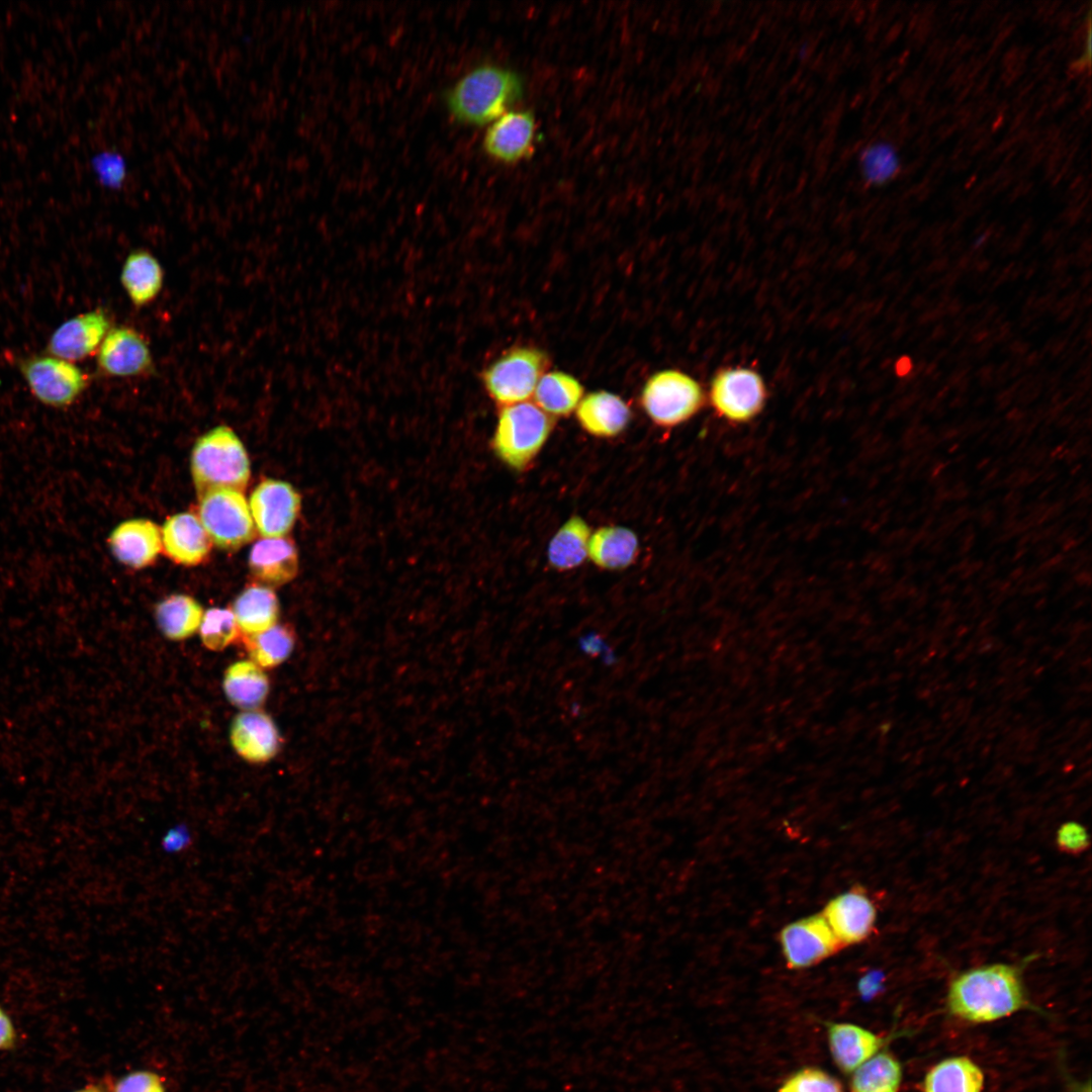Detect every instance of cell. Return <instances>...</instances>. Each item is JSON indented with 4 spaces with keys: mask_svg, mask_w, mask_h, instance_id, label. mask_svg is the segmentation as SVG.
<instances>
[{
    "mask_svg": "<svg viewBox=\"0 0 1092 1092\" xmlns=\"http://www.w3.org/2000/svg\"><path fill=\"white\" fill-rule=\"evenodd\" d=\"M232 612L244 635L258 634L277 624L278 598L268 586L251 585L236 598Z\"/></svg>",
    "mask_w": 1092,
    "mask_h": 1092,
    "instance_id": "603a6c76",
    "label": "cell"
},
{
    "mask_svg": "<svg viewBox=\"0 0 1092 1092\" xmlns=\"http://www.w3.org/2000/svg\"><path fill=\"white\" fill-rule=\"evenodd\" d=\"M110 329V318L104 309L79 313L54 331L47 352L70 362L83 360L98 351Z\"/></svg>",
    "mask_w": 1092,
    "mask_h": 1092,
    "instance_id": "5bb4252c",
    "label": "cell"
},
{
    "mask_svg": "<svg viewBox=\"0 0 1092 1092\" xmlns=\"http://www.w3.org/2000/svg\"><path fill=\"white\" fill-rule=\"evenodd\" d=\"M162 546L176 563L193 566L207 558L212 542L198 517L179 513L169 517L161 530Z\"/></svg>",
    "mask_w": 1092,
    "mask_h": 1092,
    "instance_id": "d6986e66",
    "label": "cell"
},
{
    "mask_svg": "<svg viewBox=\"0 0 1092 1092\" xmlns=\"http://www.w3.org/2000/svg\"><path fill=\"white\" fill-rule=\"evenodd\" d=\"M72 1092H105L104 1089L96 1084H87L81 1088H78Z\"/></svg>",
    "mask_w": 1092,
    "mask_h": 1092,
    "instance_id": "b9f144b4",
    "label": "cell"
},
{
    "mask_svg": "<svg viewBox=\"0 0 1092 1092\" xmlns=\"http://www.w3.org/2000/svg\"><path fill=\"white\" fill-rule=\"evenodd\" d=\"M197 517L219 549L238 550L255 537L250 507L240 491L218 489L201 495Z\"/></svg>",
    "mask_w": 1092,
    "mask_h": 1092,
    "instance_id": "9c48e42d",
    "label": "cell"
},
{
    "mask_svg": "<svg viewBox=\"0 0 1092 1092\" xmlns=\"http://www.w3.org/2000/svg\"><path fill=\"white\" fill-rule=\"evenodd\" d=\"M883 980L884 976L880 971H871L867 973L857 984V989L861 997L863 999L874 997V995L882 989Z\"/></svg>",
    "mask_w": 1092,
    "mask_h": 1092,
    "instance_id": "f35d334b",
    "label": "cell"
},
{
    "mask_svg": "<svg viewBox=\"0 0 1092 1092\" xmlns=\"http://www.w3.org/2000/svg\"><path fill=\"white\" fill-rule=\"evenodd\" d=\"M860 170L868 184L881 186L897 176L900 169L899 155L888 142L869 145L860 155Z\"/></svg>",
    "mask_w": 1092,
    "mask_h": 1092,
    "instance_id": "1f68e13d",
    "label": "cell"
},
{
    "mask_svg": "<svg viewBox=\"0 0 1092 1092\" xmlns=\"http://www.w3.org/2000/svg\"><path fill=\"white\" fill-rule=\"evenodd\" d=\"M17 1043L18 1032L15 1024L7 1011L0 1005V1052L12 1051Z\"/></svg>",
    "mask_w": 1092,
    "mask_h": 1092,
    "instance_id": "74e56055",
    "label": "cell"
},
{
    "mask_svg": "<svg viewBox=\"0 0 1092 1092\" xmlns=\"http://www.w3.org/2000/svg\"><path fill=\"white\" fill-rule=\"evenodd\" d=\"M230 740L235 751L252 763L269 761L281 745L280 733L273 719L259 710L244 711L234 718Z\"/></svg>",
    "mask_w": 1092,
    "mask_h": 1092,
    "instance_id": "2e32d148",
    "label": "cell"
},
{
    "mask_svg": "<svg viewBox=\"0 0 1092 1092\" xmlns=\"http://www.w3.org/2000/svg\"><path fill=\"white\" fill-rule=\"evenodd\" d=\"M984 1074L967 1057L945 1059L932 1067L925 1076L923 1092H982Z\"/></svg>",
    "mask_w": 1092,
    "mask_h": 1092,
    "instance_id": "484cf974",
    "label": "cell"
},
{
    "mask_svg": "<svg viewBox=\"0 0 1092 1092\" xmlns=\"http://www.w3.org/2000/svg\"><path fill=\"white\" fill-rule=\"evenodd\" d=\"M911 369H912V362H911L910 358L907 357V356L901 358V360L899 361V364L897 363V373L899 375H901V376L907 375L910 372Z\"/></svg>",
    "mask_w": 1092,
    "mask_h": 1092,
    "instance_id": "60d3db41",
    "label": "cell"
},
{
    "mask_svg": "<svg viewBox=\"0 0 1092 1092\" xmlns=\"http://www.w3.org/2000/svg\"><path fill=\"white\" fill-rule=\"evenodd\" d=\"M1056 841L1059 849L1069 854H1080L1087 850L1090 839L1086 828L1074 821H1069L1060 826Z\"/></svg>",
    "mask_w": 1092,
    "mask_h": 1092,
    "instance_id": "8d00e7d4",
    "label": "cell"
},
{
    "mask_svg": "<svg viewBox=\"0 0 1092 1092\" xmlns=\"http://www.w3.org/2000/svg\"><path fill=\"white\" fill-rule=\"evenodd\" d=\"M249 569L258 584L270 588L291 581L298 572V552L288 537L262 538L251 547Z\"/></svg>",
    "mask_w": 1092,
    "mask_h": 1092,
    "instance_id": "e0dca14e",
    "label": "cell"
},
{
    "mask_svg": "<svg viewBox=\"0 0 1092 1092\" xmlns=\"http://www.w3.org/2000/svg\"><path fill=\"white\" fill-rule=\"evenodd\" d=\"M637 553V536L625 527L600 528L590 535L588 541L587 556L596 565L605 569L625 568L633 563Z\"/></svg>",
    "mask_w": 1092,
    "mask_h": 1092,
    "instance_id": "d4e9b609",
    "label": "cell"
},
{
    "mask_svg": "<svg viewBox=\"0 0 1092 1092\" xmlns=\"http://www.w3.org/2000/svg\"><path fill=\"white\" fill-rule=\"evenodd\" d=\"M92 167L99 181L110 188L120 187L126 176L124 158L116 152L104 151L92 159Z\"/></svg>",
    "mask_w": 1092,
    "mask_h": 1092,
    "instance_id": "e575fe53",
    "label": "cell"
},
{
    "mask_svg": "<svg viewBox=\"0 0 1092 1092\" xmlns=\"http://www.w3.org/2000/svg\"><path fill=\"white\" fill-rule=\"evenodd\" d=\"M1077 1092H1091V1086H1090V1084L1088 1083V1084H1087L1086 1086L1082 1087V1088H1081V1089H1079V1090H1078Z\"/></svg>",
    "mask_w": 1092,
    "mask_h": 1092,
    "instance_id": "7bdbcfd3",
    "label": "cell"
},
{
    "mask_svg": "<svg viewBox=\"0 0 1092 1092\" xmlns=\"http://www.w3.org/2000/svg\"><path fill=\"white\" fill-rule=\"evenodd\" d=\"M202 606L192 597L183 594L171 595L156 607L157 624L170 640H183L192 636L198 629L203 617Z\"/></svg>",
    "mask_w": 1092,
    "mask_h": 1092,
    "instance_id": "4316f807",
    "label": "cell"
},
{
    "mask_svg": "<svg viewBox=\"0 0 1092 1092\" xmlns=\"http://www.w3.org/2000/svg\"><path fill=\"white\" fill-rule=\"evenodd\" d=\"M828 1042L835 1064L850 1073L877 1054L883 1039L855 1024L830 1023Z\"/></svg>",
    "mask_w": 1092,
    "mask_h": 1092,
    "instance_id": "7402d4cb",
    "label": "cell"
},
{
    "mask_svg": "<svg viewBox=\"0 0 1092 1092\" xmlns=\"http://www.w3.org/2000/svg\"><path fill=\"white\" fill-rule=\"evenodd\" d=\"M767 388L762 376L747 367L718 370L709 385L707 400L722 420L742 425L754 420L764 408Z\"/></svg>",
    "mask_w": 1092,
    "mask_h": 1092,
    "instance_id": "8992f818",
    "label": "cell"
},
{
    "mask_svg": "<svg viewBox=\"0 0 1092 1092\" xmlns=\"http://www.w3.org/2000/svg\"><path fill=\"white\" fill-rule=\"evenodd\" d=\"M524 81L516 71L482 64L461 76L446 92L451 116L469 125L491 123L524 96Z\"/></svg>",
    "mask_w": 1092,
    "mask_h": 1092,
    "instance_id": "7a4b0ae2",
    "label": "cell"
},
{
    "mask_svg": "<svg viewBox=\"0 0 1092 1092\" xmlns=\"http://www.w3.org/2000/svg\"><path fill=\"white\" fill-rule=\"evenodd\" d=\"M98 371L108 377H141L154 372L151 349L144 336L128 326L111 328L97 351Z\"/></svg>",
    "mask_w": 1092,
    "mask_h": 1092,
    "instance_id": "8fae6325",
    "label": "cell"
},
{
    "mask_svg": "<svg viewBox=\"0 0 1092 1092\" xmlns=\"http://www.w3.org/2000/svg\"><path fill=\"white\" fill-rule=\"evenodd\" d=\"M120 283L132 305L147 306L163 289V267L150 251L134 250L123 262Z\"/></svg>",
    "mask_w": 1092,
    "mask_h": 1092,
    "instance_id": "44dd1931",
    "label": "cell"
},
{
    "mask_svg": "<svg viewBox=\"0 0 1092 1092\" xmlns=\"http://www.w3.org/2000/svg\"><path fill=\"white\" fill-rule=\"evenodd\" d=\"M18 369L31 394L53 408L72 405L89 384V376L80 367L49 354L23 358Z\"/></svg>",
    "mask_w": 1092,
    "mask_h": 1092,
    "instance_id": "52a82bcc",
    "label": "cell"
},
{
    "mask_svg": "<svg viewBox=\"0 0 1092 1092\" xmlns=\"http://www.w3.org/2000/svg\"><path fill=\"white\" fill-rule=\"evenodd\" d=\"M112 1092H166L161 1077L152 1071H134L112 1085Z\"/></svg>",
    "mask_w": 1092,
    "mask_h": 1092,
    "instance_id": "d590c367",
    "label": "cell"
},
{
    "mask_svg": "<svg viewBox=\"0 0 1092 1092\" xmlns=\"http://www.w3.org/2000/svg\"><path fill=\"white\" fill-rule=\"evenodd\" d=\"M190 467L199 497L218 489L243 492L250 478L245 446L228 426H217L195 442Z\"/></svg>",
    "mask_w": 1092,
    "mask_h": 1092,
    "instance_id": "3957f363",
    "label": "cell"
},
{
    "mask_svg": "<svg viewBox=\"0 0 1092 1092\" xmlns=\"http://www.w3.org/2000/svg\"><path fill=\"white\" fill-rule=\"evenodd\" d=\"M590 530L578 516L571 517L556 532L549 543L548 560L558 570L580 565L587 557Z\"/></svg>",
    "mask_w": 1092,
    "mask_h": 1092,
    "instance_id": "f1b7e54d",
    "label": "cell"
},
{
    "mask_svg": "<svg viewBox=\"0 0 1092 1092\" xmlns=\"http://www.w3.org/2000/svg\"><path fill=\"white\" fill-rule=\"evenodd\" d=\"M255 528L262 538L285 537L301 508L298 491L290 483L268 478L253 490L249 503Z\"/></svg>",
    "mask_w": 1092,
    "mask_h": 1092,
    "instance_id": "30bf717a",
    "label": "cell"
},
{
    "mask_svg": "<svg viewBox=\"0 0 1092 1092\" xmlns=\"http://www.w3.org/2000/svg\"><path fill=\"white\" fill-rule=\"evenodd\" d=\"M222 688L226 699L244 711L257 710L269 694V679L252 660H239L224 671Z\"/></svg>",
    "mask_w": 1092,
    "mask_h": 1092,
    "instance_id": "cb8c5ba5",
    "label": "cell"
},
{
    "mask_svg": "<svg viewBox=\"0 0 1092 1092\" xmlns=\"http://www.w3.org/2000/svg\"><path fill=\"white\" fill-rule=\"evenodd\" d=\"M779 1092H842L839 1082L828 1073L806 1068L793 1074Z\"/></svg>",
    "mask_w": 1092,
    "mask_h": 1092,
    "instance_id": "836d02e7",
    "label": "cell"
},
{
    "mask_svg": "<svg viewBox=\"0 0 1092 1092\" xmlns=\"http://www.w3.org/2000/svg\"><path fill=\"white\" fill-rule=\"evenodd\" d=\"M108 545L116 560L132 568L151 565L163 549L161 530L147 519L117 525L108 537Z\"/></svg>",
    "mask_w": 1092,
    "mask_h": 1092,
    "instance_id": "ac0fdd59",
    "label": "cell"
},
{
    "mask_svg": "<svg viewBox=\"0 0 1092 1092\" xmlns=\"http://www.w3.org/2000/svg\"><path fill=\"white\" fill-rule=\"evenodd\" d=\"M190 842V834L185 828L177 827L171 829L163 837V848L169 852L179 851L185 848Z\"/></svg>",
    "mask_w": 1092,
    "mask_h": 1092,
    "instance_id": "ab89813d",
    "label": "cell"
},
{
    "mask_svg": "<svg viewBox=\"0 0 1092 1092\" xmlns=\"http://www.w3.org/2000/svg\"><path fill=\"white\" fill-rule=\"evenodd\" d=\"M537 123L529 110H509L487 127L482 148L492 160L512 165L530 158L535 149Z\"/></svg>",
    "mask_w": 1092,
    "mask_h": 1092,
    "instance_id": "4fadbf2b",
    "label": "cell"
},
{
    "mask_svg": "<svg viewBox=\"0 0 1092 1092\" xmlns=\"http://www.w3.org/2000/svg\"><path fill=\"white\" fill-rule=\"evenodd\" d=\"M553 425V418L536 403L506 405L498 416L493 449L509 466L524 469L547 441Z\"/></svg>",
    "mask_w": 1092,
    "mask_h": 1092,
    "instance_id": "277c9868",
    "label": "cell"
},
{
    "mask_svg": "<svg viewBox=\"0 0 1092 1092\" xmlns=\"http://www.w3.org/2000/svg\"><path fill=\"white\" fill-rule=\"evenodd\" d=\"M576 418L587 433L614 437L629 424L631 411L619 395L600 390L582 397L576 407Z\"/></svg>",
    "mask_w": 1092,
    "mask_h": 1092,
    "instance_id": "ffe728a7",
    "label": "cell"
},
{
    "mask_svg": "<svg viewBox=\"0 0 1092 1092\" xmlns=\"http://www.w3.org/2000/svg\"><path fill=\"white\" fill-rule=\"evenodd\" d=\"M250 660L261 668H273L284 662L291 654L295 635L286 625H274L254 635H244Z\"/></svg>",
    "mask_w": 1092,
    "mask_h": 1092,
    "instance_id": "f546056e",
    "label": "cell"
},
{
    "mask_svg": "<svg viewBox=\"0 0 1092 1092\" xmlns=\"http://www.w3.org/2000/svg\"><path fill=\"white\" fill-rule=\"evenodd\" d=\"M947 1007L964 1020L984 1023L1009 1016L1029 1004L1021 967L981 966L959 974L947 991Z\"/></svg>",
    "mask_w": 1092,
    "mask_h": 1092,
    "instance_id": "6da1fadb",
    "label": "cell"
},
{
    "mask_svg": "<svg viewBox=\"0 0 1092 1092\" xmlns=\"http://www.w3.org/2000/svg\"><path fill=\"white\" fill-rule=\"evenodd\" d=\"M853 1072L851 1092H898L902 1081L901 1065L888 1053L874 1055Z\"/></svg>",
    "mask_w": 1092,
    "mask_h": 1092,
    "instance_id": "4dcf8cb0",
    "label": "cell"
},
{
    "mask_svg": "<svg viewBox=\"0 0 1092 1092\" xmlns=\"http://www.w3.org/2000/svg\"><path fill=\"white\" fill-rule=\"evenodd\" d=\"M822 915L841 946H845L871 936L877 909L866 891L856 887L830 900Z\"/></svg>",
    "mask_w": 1092,
    "mask_h": 1092,
    "instance_id": "9a60e30c",
    "label": "cell"
},
{
    "mask_svg": "<svg viewBox=\"0 0 1092 1092\" xmlns=\"http://www.w3.org/2000/svg\"><path fill=\"white\" fill-rule=\"evenodd\" d=\"M782 951L791 969L812 967L835 953L841 944L823 915L792 922L780 933Z\"/></svg>",
    "mask_w": 1092,
    "mask_h": 1092,
    "instance_id": "7c38bea8",
    "label": "cell"
},
{
    "mask_svg": "<svg viewBox=\"0 0 1092 1092\" xmlns=\"http://www.w3.org/2000/svg\"><path fill=\"white\" fill-rule=\"evenodd\" d=\"M239 627L232 610L211 608L204 612L199 634L202 644L211 651H221L239 635Z\"/></svg>",
    "mask_w": 1092,
    "mask_h": 1092,
    "instance_id": "d6a6232c",
    "label": "cell"
},
{
    "mask_svg": "<svg viewBox=\"0 0 1092 1092\" xmlns=\"http://www.w3.org/2000/svg\"><path fill=\"white\" fill-rule=\"evenodd\" d=\"M549 365L547 355L532 347H519L502 355L483 373L489 395L510 405L526 401Z\"/></svg>",
    "mask_w": 1092,
    "mask_h": 1092,
    "instance_id": "ba28073f",
    "label": "cell"
},
{
    "mask_svg": "<svg viewBox=\"0 0 1092 1092\" xmlns=\"http://www.w3.org/2000/svg\"><path fill=\"white\" fill-rule=\"evenodd\" d=\"M583 387L568 373H544L534 391L535 403L549 416L565 417L576 410Z\"/></svg>",
    "mask_w": 1092,
    "mask_h": 1092,
    "instance_id": "83f0119b",
    "label": "cell"
},
{
    "mask_svg": "<svg viewBox=\"0 0 1092 1092\" xmlns=\"http://www.w3.org/2000/svg\"><path fill=\"white\" fill-rule=\"evenodd\" d=\"M706 400L700 382L674 369L654 373L641 392V403L647 416L663 428H673L691 420Z\"/></svg>",
    "mask_w": 1092,
    "mask_h": 1092,
    "instance_id": "5b68a950",
    "label": "cell"
}]
</instances>
